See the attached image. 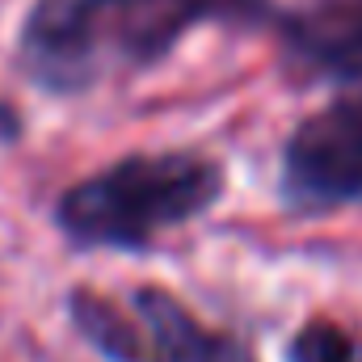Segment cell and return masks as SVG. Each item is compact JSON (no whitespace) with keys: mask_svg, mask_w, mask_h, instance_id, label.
Here are the masks:
<instances>
[{"mask_svg":"<svg viewBox=\"0 0 362 362\" xmlns=\"http://www.w3.org/2000/svg\"><path fill=\"white\" fill-rule=\"evenodd\" d=\"M270 0H34L17 68L42 93H85L110 72L160 64L202 21H274Z\"/></svg>","mask_w":362,"mask_h":362,"instance_id":"1","label":"cell"},{"mask_svg":"<svg viewBox=\"0 0 362 362\" xmlns=\"http://www.w3.org/2000/svg\"><path fill=\"white\" fill-rule=\"evenodd\" d=\"M223 194V169L198 152H135L76 181L55 223L76 249L148 253L165 232L198 219Z\"/></svg>","mask_w":362,"mask_h":362,"instance_id":"2","label":"cell"},{"mask_svg":"<svg viewBox=\"0 0 362 362\" xmlns=\"http://www.w3.org/2000/svg\"><path fill=\"white\" fill-rule=\"evenodd\" d=\"M278 189L295 215L362 206V72H350L325 110L291 131Z\"/></svg>","mask_w":362,"mask_h":362,"instance_id":"3","label":"cell"},{"mask_svg":"<svg viewBox=\"0 0 362 362\" xmlns=\"http://www.w3.org/2000/svg\"><path fill=\"white\" fill-rule=\"evenodd\" d=\"M286 59L308 76L362 72V0H312L291 13H274Z\"/></svg>","mask_w":362,"mask_h":362,"instance_id":"4","label":"cell"},{"mask_svg":"<svg viewBox=\"0 0 362 362\" xmlns=\"http://www.w3.org/2000/svg\"><path fill=\"white\" fill-rule=\"evenodd\" d=\"M131 308L148 337L152 362H257L249 341L223 329H206L165 286H139L131 295Z\"/></svg>","mask_w":362,"mask_h":362,"instance_id":"5","label":"cell"},{"mask_svg":"<svg viewBox=\"0 0 362 362\" xmlns=\"http://www.w3.org/2000/svg\"><path fill=\"white\" fill-rule=\"evenodd\" d=\"M68 316H72V329L105 362H152L139 320L127 316L122 308H114L105 295H97L89 286H76L68 295Z\"/></svg>","mask_w":362,"mask_h":362,"instance_id":"6","label":"cell"},{"mask_svg":"<svg viewBox=\"0 0 362 362\" xmlns=\"http://www.w3.org/2000/svg\"><path fill=\"white\" fill-rule=\"evenodd\" d=\"M286 362H362V341L329 316H312L282 350Z\"/></svg>","mask_w":362,"mask_h":362,"instance_id":"7","label":"cell"},{"mask_svg":"<svg viewBox=\"0 0 362 362\" xmlns=\"http://www.w3.org/2000/svg\"><path fill=\"white\" fill-rule=\"evenodd\" d=\"M21 135V118H17V110L13 105H4L0 101V144H13Z\"/></svg>","mask_w":362,"mask_h":362,"instance_id":"8","label":"cell"}]
</instances>
